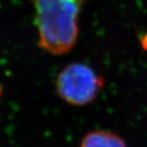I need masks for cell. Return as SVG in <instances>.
Returning a JSON list of instances; mask_svg holds the SVG:
<instances>
[{
  "mask_svg": "<svg viewBox=\"0 0 147 147\" xmlns=\"http://www.w3.org/2000/svg\"><path fill=\"white\" fill-rule=\"evenodd\" d=\"M80 147H127L118 135L106 130H93L82 138Z\"/></svg>",
  "mask_w": 147,
  "mask_h": 147,
  "instance_id": "obj_3",
  "label": "cell"
},
{
  "mask_svg": "<svg viewBox=\"0 0 147 147\" xmlns=\"http://www.w3.org/2000/svg\"><path fill=\"white\" fill-rule=\"evenodd\" d=\"M87 0H32L38 46L52 55L67 53L78 36V19Z\"/></svg>",
  "mask_w": 147,
  "mask_h": 147,
  "instance_id": "obj_1",
  "label": "cell"
},
{
  "mask_svg": "<svg viewBox=\"0 0 147 147\" xmlns=\"http://www.w3.org/2000/svg\"><path fill=\"white\" fill-rule=\"evenodd\" d=\"M105 80L92 68L82 63H71L57 76L58 95L72 106L82 107L96 98Z\"/></svg>",
  "mask_w": 147,
  "mask_h": 147,
  "instance_id": "obj_2",
  "label": "cell"
},
{
  "mask_svg": "<svg viewBox=\"0 0 147 147\" xmlns=\"http://www.w3.org/2000/svg\"><path fill=\"white\" fill-rule=\"evenodd\" d=\"M141 43H142L143 48L147 51V34L143 36V38L141 39Z\"/></svg>",
  "mask_w": 147,
  "mask_h": 147,
  "instance_id": "obj_4",
  "label": "cell"
}]
</instances>
